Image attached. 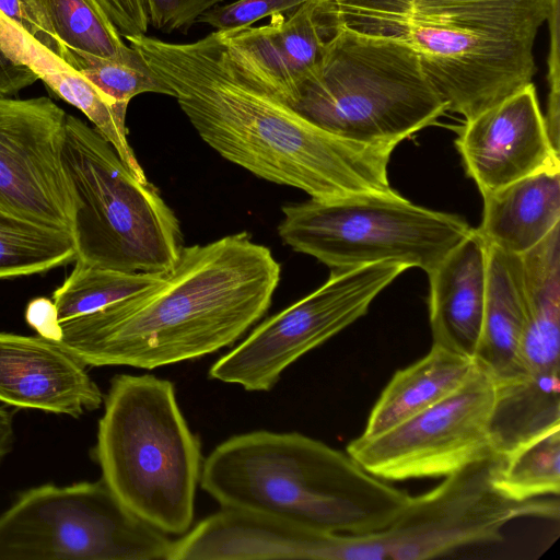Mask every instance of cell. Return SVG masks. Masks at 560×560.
Here are the masks:
<instances>
[{"label":"cell","mask_w":560,"mask_h":560,"mask_svg":"<svg viewBox=\"0 0 560 560\" xmlns=\"http://www.w3.org/2000/svg\"><path fill=\"white\" fill-rule=\"evenodd\" d=\"M199 137L266 180L331 200L390 192L396 143L348 140L315 126L272 95L230 52L221 31L191 43L128 36Z\"/></svg>","instance_id":"cell-1"},{"label":"cell","mask_w":560,"mask_h":560,"mask_svg":"<svg viewBox=\"0 0 560 560\" xmlns=\"http://www.w3.org/2000/svg\"><path fill=\"white\" fill-rule=\"evenodd\" d=\"M280 271L247 232L183 247L158 284L59 323L52 342L85 366L152 370L198 359L233 345L264 316Z\"/></svg>","instance_id":"cell-2"},{"label":"cell","mask_w":560,"mask_h":560,"mask_svg":"<svg viewBox=\"0 0 560 560\" xmlns=\"http://www.w3.org/2000/svg\"><path fill=\"white\" fill-rule=\"evenodd\" d=\"M556 0H329L337 25L412 49L447 110L468 120L533 82Z\"/></svg>","instance_id":"cell-3"},{"label":"cell","mask_w":560,"mask_h":560,"mask_svg":"<svg viewBox=\"0 0 560 560\" xmlns=\"http://www.w3.org/2000/svg\"><path fill=\"white\" fill-rule=\"evenodd\" d=\"M199 482L222 509L347 535L386 528L410 497L347 452L299 432L231 436L203 460Z\"/></svg>","instance_id":"cell-4"},{"label":"cell","mask_w":560,"mask_h":560,"mask_svg":"<svg viewBox=\"0 0 560 560\" xmlns=\"http://www.w3.org/2000/svg\"><path fill=\"white\" fill-rule=\"evenodd\" d=\"M103 402L94 451L102 479L145 523L183 536L192 524L203 460L173 383L118 374Z\"/></svg>","instance_id":"cell-5"},{"label":"cell","mask_w":560,"mask_h":560,"mask_svg":"<svg viewBox=\"0 0 560 560\" xmlns=\"http://www.w3.org/2000/svg\"><path fill=\"white\" fill-rule=\"evenodd\" d=\"M290 106L327 132L374 144H398L447 110L412 49L339 25Z\"/></svg>","instance_id":"cell-6"},{"label":"cell","mask_w":560,"mask_h":560,"mask_svg":"<svg viewBox=\"0 0 560 560\" xmlns=\"http://www.w3.org/2000/svg\"><path fill=\"white\" fill-rule=\"evenodd\" d=\"M61 159L73 199L75 260L124 272L171 271L183 233L158 188L140 182L115 149L73 115L66 118Z\"/></svg>","instance_id":"cell-7"},{"label":"cell","mask_w":560,"mask_h":560,"mask_svg":"<svg viewBox=\"0 0 560 560\" xmlns=\"http://www.w3.org/2000/svg\"><path fill=\"white\" fill-rule=\"evenodd\" d=\"M278 233L293 250L331 269L397 261L427 273L472 228L459 215L428 209L395 190L282 208Z\"/></svg>","instance_id":"cell-8"},{"label":"cell","mask_w":560,"mask_h":560,"mask_svg":"<svg viewBox=\"0 0 560 560\" xmlns=\"http://www.w3.org/2000/svg\"><path fill=\"white\" fill-rule=\"evenodd\" d=\"M173 541L103 479L28 489L0 515V560H170Z\"/></svg>","instance_id":"cell-9"},{"label":"cell","mask_w":560,"mask_h":560,"mask_svg":"<svg viewBox=\"0 0 560 560\" xmlns=\"http://www.w3.org/2000/svg\"><path fill=\"white\" fill-rule=\"evenodd\" d=\"M497 456L443 477L433 489L410 495L386 528L349 537L351 560H427L459 548L503 539V529L522 517L559 520L558 498L513 501L492 482Z\"/></svg>","instance_id":"cell-10"},{"label":"cell","mask_w":560,"mask_h":560,"mask_svg":"<svg viewBox=\"0 0 560 560\" xmlns=\"http://www.w3.org/2000/svg\"><path fill=\"white\" fill-rule=\"evenodd\" d=\"M407 269L397 261L332 269L323 285L267 318L214 362L209 377L249 392L270 390L293 362L364 316Z\"/></svg>","instance_id":"cell-11"},{"label":"cell","mask_w":560,"mask_h":560,"mask_svg":"<svg viewBox=\"0 0 560 560\" xmlns=\"http://www.w3.org/2000/svg\"><path fill=\"white\" fill-rule=\"evenodd\" d=\"M494 380L479 365L451 395L371 438L358 436L346 452L386 481L445 477L494 455L490 423Z\"/></svg>","instance_id":"cell-12"},{"label":"cell","mask_w":560,"mask_h":560,"mask_svg":"<svg viewBox=\"0 0 560 560\" xmlns=\"http://www.w3.org/2000/svg\"><path fill=\"white\" fill-rule=\"evenodd\" d=\"M66 118L45 96L0 97V207L70 231L73 199L61 159Z\"/></svg>","instance_id":"cell-13"},{"label":"cell","mask_w":560,"mask_h":560,"mask_svg":"<svg viewBox=\"0 0 560 560\" xmlns=\"http://www.w3.org/2000/svg\"><path fill=\"white\" fill-rule=\"evenodd\" d=\"M455 145L481 196L560 168L533 82L465 120Z\"/></svg>","instance_id":"cell-14"},{"label":"cell","mask_w":560,"mask_h":560,"mask_svg":"<svg viewBox=\"0 0 560 560\" xmlns=\"http://www.w3.org/2000/svg\"><path fill=\"white\" fill-rule=\"evenodd\" d=\"M266 25L221 31L232 56L272 95L292 104L299 85L319 66L338 30L329 0H310Z\"/></svg>","instance_id":"cell-15"},{"label":"cell","mask_w":560,"mask_h":560,"mask_svg":"<svg viewBox=\"0 0 560 560\" xmlns=\"http://www.w3.org/2000/svg\"><path fill=\"white\" fill-rule=\"evenodd\" d=\"M84 366L40 336L0 332V401L79 418L104 401Z\"/></svg>","instance_id":"cell-16"},{"label":"cell","mask_w":560,"mask_h":560,"mask_svg":"<svg viewBox=\"0 0 560 560\" xmlns=\"http://www.w3.org/2000/svg\"><path fill=\"white\" fill-rule=\"evenodd\" d=\"M332 538L276 516L222 509L174 540L170 560H331Z\"/></svg>","instance_id":"cell-17"},{"label":"cell","mask_w":560,"mask_h":560,"mask_svg":"<svg viewBox=\"0 0 560 560\" xmlns=\"http://www.w3.org/2000/svg\"><path fill=\"white\" fill-rule=\"evenodd\" d=\"M432 345L475 358L487 290V244L476 229L428 272Z\"/></svg>","instance_id":"cell-18"},{"label":"cell","mask_w":560,"mask_h":560,"mask_svg":"<svg viewBox=\"0 0 560 560\" xmlns=\"http://www.w3.org/2000/svg\"><path fill=\"white\" fill-rule=\"evenodd\" d=\"M0 46L12 60L27 66L55 95L80 109L131 173L140 182H148L127 138L128 107L117 104L1 11Z\"/></svg>","instance_id":"cell-19"},{"label":"cell","mask_w":560,"mask_h":560,"mask_svg":"<svg viewBox=\"0 0 560 560\" xmlns=\"http://www.w3.org/2000/svg\"><path fill=\"white\" fill-rule=\"evenodd\" d=\"M526 318L522 256L487 245V290L475 362L497 385L522 380L520 348Z\"/></svg>","instance_id":"cell-20"},{"label":"cell","mask_w":560,"mask_h":560,"mask_svg":"<svg viewBox=\"0 0 560 560\" xmlns=\"http://www.w3.org/2000/svg\"><path fill=\"white\" fill-rule=\"evenodd\" d=\"M521 256L526 293L522 374L536 383L553 382L560 376V224Z\"/></svg>","instance_id":"cell-21"},{"label":"cell","mask_w":560,"mask_h":560,"mask_svg":"<svg viewBox=\"0 0 560 560\" xmlns=\"http://www.w3.org/2000/svg\"><path fill=\"white\" fill-rule=\"evenodd\" d=\"M482 199L479 235L487 245L523 255L560 224V168L524 177Z\"/></svg>","instance_id":"cell-22"},{"label":"cell","mask_w":560,"mask_h":560,"mask_svg":"<svg viewBox=\"0 0 560 560\" xmlns=\"http://www.w3.org/2000/svg\"><path fill=\"white\" fill-rule=\"evenodd\" d=\"M472 359L432 345L430 351L392 376L361 434L377 435L441 401L471 375Z\"/></svg>","instance_id":"cell-23"},{"label":"cell","mask_w":560,"mask_h":560,"mask_svg":"<svg viewBox=\"0 0 560 560\" xmlns=\"http://www.w3.org/2000/svg\"><path fill=\"white\" fill-rule=\"evenodd\" d=\"M38 22L52 43V52L62 49L95 57L124 60L133 48L96 0H31Z\"/></svg>","instance_id":"cell-24"},{"label":"cell","mask_w":560,"mask_h":560,"mask_svg":"<svg viewBox=\"0 0 560 560\" xmlns=\"http://www.w3.org/2000/svg\"><path fill=\"white\" fill-rule=\"evenodd\" d=\"M77 259L70 231L0 207V279L46 272Z\"/></svg>","instance_id":"cell-25"},{"label":"cell","mask_w":560,"mask_h":560,"mask_svg":"<svg viewBox=\"0 0 560 560\" xmlns=\"http://www.w3.org/2000/svg\"><path fill=\"white\" fill-rule=\"evenodd\" d=\"M491 482L503 497L527 501L560 492V425L495 458Z\"/></svg>","instance_id":"cell-26"},{"label":"cell","mask_w":560,"mask_h":560,"mask_svg":"<svg viewBox=\"0 0 560 560\" xmlns=\"http://www.w3.org/2000/svg\"><path fill=\"white\" fill-rule=\"evenodd\" d=\"M164 273L124 272L75 265L65 282L54 291L58 322L63 323L96 312L158 284Z\"/></svg>","instance_id":"cell-27"},{"label":"cell","mask_w":560,"mask_h":560,"mask_svg":"<svg viewBox=\"0 0 560 560\" xmlns=\"http://www.w3.org/2000/svg\"><path fill=\"white\" fill-rule=\"evenodd\" d=\"M57 56L121 106L128 107L131 98L142 93L172 96V91L136 48L124 60L104 59L68 49H62Z\"/></svg>","instance_id":"cell-28"},{"label":"cell","mask_w":560,"mask_h":560,"mask_svg":"<svg viewBox=\"0 0 560 560\" xmlns=\"http://www.w3.org/2000/svg\"><path fill=\"white\" fill-rule=\"evenodd\" d=\"M310 0H237L215 5L206 11L197 23L218 31L252 26L255 22L276 13H290Z\"/></svg>","instance_id":"cell-29"},{"label":"cell","mask_w":560,"mask_h":560,"mask_svg":"<svg viewBox=\"0 0 560 560\" xmlns=\"http://www.w3.org/2000/svg\"><path fill=\"white\" fill-rule=\"evenodd\" d=\"M223 0H144L149 24L156 31L186 33L206 11Z\"/></svg>","instance_id":"cell-30"},{"label":"cell","mask_w":560,"mask_h":560,"mask_svg":"<svg viewBox=\"0 0 560 560\" xmlns=\"http://www.w3.org/2000/svg\"><path fill=\"white\" fill-rule=\"evenodd\" d=\"M125 38L145 35L149 18L144 0H96Z\"/></svg>","instance_id":"cell-31"},{"label":"cell","mask_w":560,"mask_h":560,"mask_svg":"<svg viewBox=\"0 0 560 560\" xmlns=\"http://www.w3.org/2000/svg\"><path fill=\"white\" fill-rule=\"evenodd\" d=\"M0 11L49 50L52 43L44 33L31 0H0Z\"/></svg>","instance_id":"cell-32"},{"label":"cell","mask_w":560,"mask_h":560,"mask_svg":"<svg viewBox=\"0 0 560 560\" xmlns=\"http://www.w3.org/2000/svg\"><path fill=\"white\" fill-rule=\"evenodd\" d=\"M25 319L37 331L38 336L55 341L60 331L57 308L52 300L47 298L33 299L26 306Z\"/></svg>","instance_id":"cell-33"},{"label":"cell","mask_w":560,"mask_h":560,"mask_svg":"<svg viewBox=\"0 0 560 560\" xmlns=\"http://www.w3.org/2000/svg\"><path fill=\"white\" fill-rule=\"evenodd\" d=\"M37 80L27 66L12 60L0 46V97L15 95Z\"/></svg>","instance_id":"cell-34"},{"label":"cell","mask_w":560,"mask_h":560,"mask_svg":"<svg viewBox=\"0 0 560 560\" xmlns=\"http://www.w3.org/2000/svg\"><path fill=\"white\" fill-rule=\"evenodd\" d=\"M14 444V429L12 415L0 407V465L11 452Z\"/></svg>","instance_id":"cell-35"}]
</instances>
